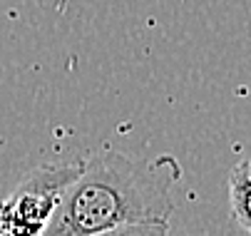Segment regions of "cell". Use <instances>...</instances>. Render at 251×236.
Returning <instances> with one entry per match:
<instances>
[{"label":"cell","mask_w":251,"mask_h":236,"mask_svg":"<svg viewBox=\"0 0 251 236\" xmlns=\"http://www.w3.org/2000/svg\"><path fill=\"white\" fill-rule=\"evenodd\" d=\"M172 177L142 166L120 152L82 162L43 236H95L139 221H167L174 212Z\"/></svg>","instance_id":"1"},{"label":"cell","mask_w":251,"mask_h":236,"mask_svg":"<svg viewBox=\"0 0 251 236\" xmlns=\"http://www.w3.org/2000/svg\"><path fill=\"white\" fill-rule=\"evenodd\" d=\"M82 172L80 164H45L32 169L0 201V236H43L60 201Z\"/></svg>","instance_id":"2"},{"label":"cell","mask_w":251,"mask_h":236,"mask_svg":"<svg viewBox=\"0 0 251 236\" xmlns=\"http://www.w3.org/2000/svg\"><path fill=\"white\" fill-rule=\"evenodd\" d=\"M229 207L239 229L251 236V187L236 177H229Z\"/></svg>","instance_id":"3"},{"label":"cell","mask_w":251,"mask_h":236,"mask_svg":"<svg viewBox=\"0 0 251 236\" xmlns=\"http://www.w3.org/2000/svg\"><path fill=\"white\" fill-rule=\"evenodd\" d=\"M95 236H169V221H139L112 231H102Z\"/></svg>","instance_id":"4"},{"label":"cell","mask_w":251,"mask_h":236,"mask_svg":"<svg viewBox=\"0 0 251 236\" xmlns=\"http://www.w3.org/2000/svg\"><path fill=\"white\" fill-rule=\"evenodd\" d=\"M229 177H236V179H241L244 184H249L251 187V159H244V162H239L234 169H231V174Z\"/></svg>","instance_id":"5"}]
</instances>
